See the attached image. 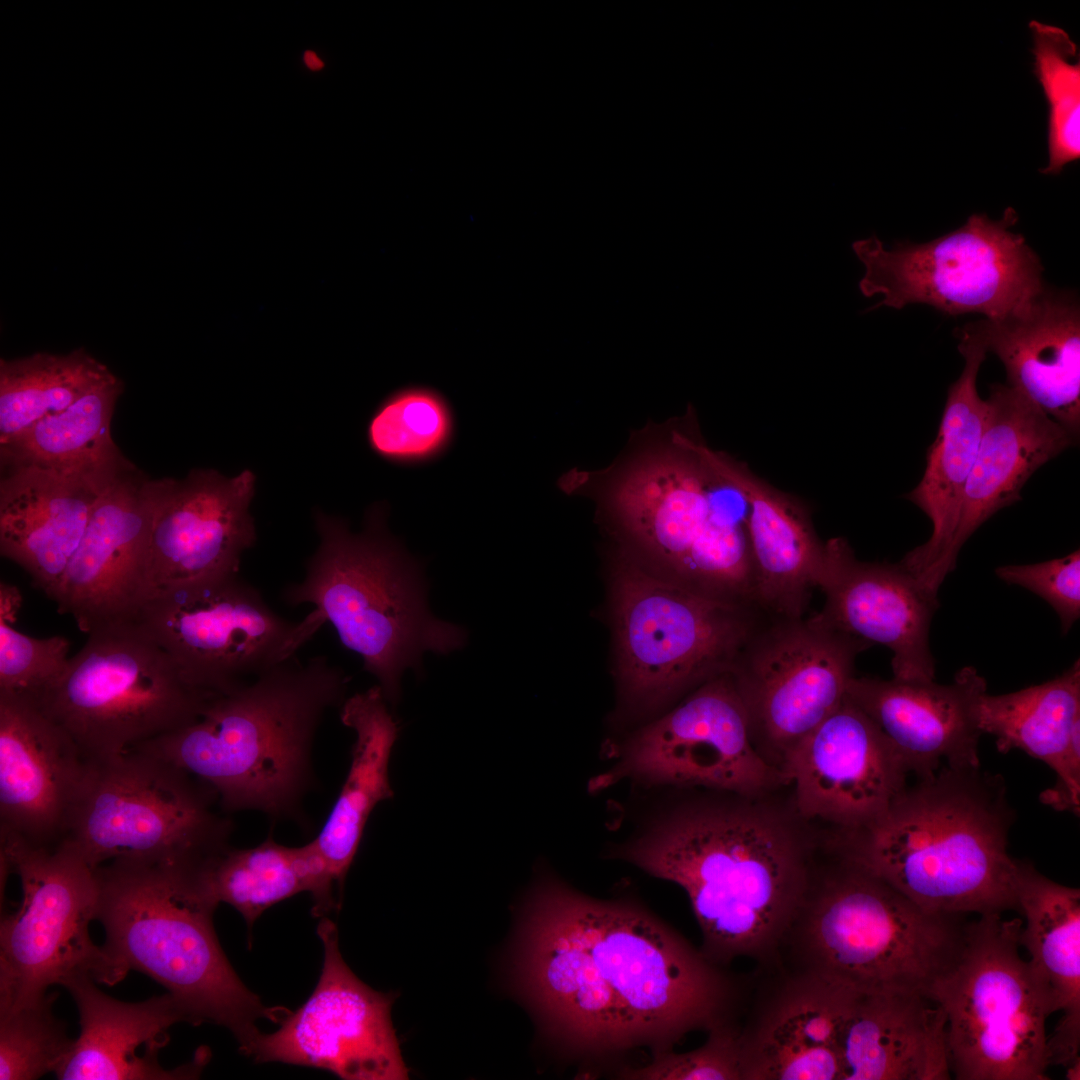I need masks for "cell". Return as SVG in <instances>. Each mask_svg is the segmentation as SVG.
Returning a JSON list of instances; mask_svg holds the SVG:
<instances>
[{"label": "cell", "instance_id": "obj_1", "mask_svg": "<svg viewBox=\"0 0 1080 1080\" xmlns=\"http://www.w3.org/2000/svg\"><path fill=\"white\" fill-rule=\"evenodd\" d=\"M513 983L541 1036L577 1078L622 1079L689 1033L735 1020L742 986L630 898L599 899L546 878L526 898Z\"/></svg>", "mask_w": 1080, "mask_h": 1080}, {"label": "cell", "instance_id": "obj_2", "mask_svg": "<svg viewBox=\"0 0 1080 1080\" xmlns=\"http://www.w3.org/2000/svg\"><path fill=\"white\" fill-rule=\"evenodd\" d=\"M762 798L685 804L614 851L686 892L700 949L721 967L740 957L775 966L811 880L814 848L798 815Z\"/></svg>", "mask_w": 1080, "mask_h": 1080}, {"label": "cell", "instance_id": "obj_3", "mask_svg": "<svg viewBox=\"0 0 1080 1080\" xmlns=\"http://www.w3.org/2000/svg\"><path fill=\"white\" fill-rule=\"evenodd\" d=\"M1006 794L1004 779L980 766L944 765L907 785L868 825L841 832L836 850L927 911L1018 909Z\"/></svg>", "mask_w": 1080, "mask_h": 1080}, {"label": "cell", "instance_id": "obj_4", "mask_svg": "<svg viewBox=\"0 0 1080 1080\" xmlns=\"http://www.w3.org/2000/svg\"><path fill=\"white\" fill-rule=\"evenodd\" d=\"M347 683L326 656L305 663L292 656L253 682L215 694L190 723L134 748L205 783L226 813L293 817L311 784L319 723L343 702Z\"/></svg>", "mask_w": 1080, "mask_h": 1080}, {"label": "cell", "instance_id": "obj_5", "mask_svg": "<svg viewBox=\"0 0 1080 1080\" xmlns=\"http://www.w3.org/2000/svg\"><path fill=\"white\" fill-rule=\"evenodd\" d=\"M209 862L116 859L95 868L96 920L109 956L128 974H146L176 998L189 1023L229 1030L251 1056L262 1034L257 1021L280 1023L290 1012L268 1007L241 981L219 944V904Z\"/></svg>", "mask_w": 1080, "mask_h": 1080}, {"label": "cell", "instance_id": "obj_6", "mask_svg": "<svg viewBox=\"0 0 1080 1080\" xmlns=\"http://www.w3.org/2000/svg\"><path fill=\"white\" fill-rule=\"evenodd\" d=\"M838 858L830 869L813 867L775 967L859 992L929 997L963 951L965 914L927 911L857 863Z\"/></svg>", "mask_w": 1080, "mask_h": 1080}, {"label": "cell", "instance_id": "obj_7", "mask_svg": "<svg viewBox=\"0 0 1080 1080\" xmlns=\"http://www.w3.org/2000/svg\"><path fill=\"white\" fill-rule=\"evenodd\" d=\"M315 524L320 543L305 577L282 592L290 605L314 606L297 625L298 644L332 624L394 704L407 668L419 670L425 651L447 654L463 647L466 633L429 612L422 569L387 531L382 508L368 514L357 534L322 513Z\"/></svg>", "mask_w": 1080, "mask_h": 1080}, {"label": "cell", "instance_id": "obj_8", "mask_svg": "<svg viewBox=\"0 0 1080 1080\" xmlns=\"http://www.w3.org/2000/svg\"><path fill=\"white\" fill-rule=\"evenodd\" d=\"M613 507L627 531L678 577L722 601L754 606L747 505L738 489L674 433L622 477Z\"/></svg>", "mask_w": 1080, "mask_h": 1080}, {"label": "cell", "instance_id": "obj_9", "mask_svg": "<svg viewBox=\"0 0 1080 1080\" xmlns=\"http://www.w3.org/2000/svg\"><path fill=\"white\" fill-rule=\"evenodd\" d=\"M1022 921L983 914L968 924L956 964L929 997L946 1017L950 1071L958 1080H1045L1051 993L1019 952Z\"/></svg>", "mask_w": 1080, "mask_h": 1080}, {"label": "cell", "instance_id": "obj_10", "mask_svg": "<svg viewBox=\"0 0 1080 1080\" xmlns=\"http://www.w3.org/2000/svg\"><path fill=\"white\" fill-rule=\"evenodd\" d=\"M87 635L64 673L29 697L89 760L120 754L190 723L215 695L193 685L136 621Z\"/></svg>", "mask_w": 1080, "mask_h": 1080}, {"label": "cell", "instance_id": "obj_11", "mask_svg": "<svg viewBox=\"0 0 1080 1080\" xmlns=\"http://www.w3.org/2000/svg\"><path fill=\"white\" fill-rule=\"evenodd\" d=\"M216 806L205 783L134 748L88 759L64 839L93 868L116 859L208 862L229 847L233 827Z\"/></svg>", "mask_w": 1080, "mask_h": 1080}, {"label": "cell", "instance_id": "obj_12", "mask_svg": "<svg viewBox=\"0 0 1080 1080\" xmlns=\"http://www.w3.org/2000/svg\"><path fill=\"white\" fill-rule=\"evenodd\" d=\"M1 876L18 875L22 901L0 924V1009L36 1001L78 977L115 985L126 973L93 943L96 870L67 840L38 846L0 831Z\"/></svg>", "mask_w": 1080, "mask_h": 1080}, {"label": "cell", "instance_id": "obj_13", "mask_svg": "<svg viewBox=\"0 0 1080 1080\" xmlns=\"http://www.w3.org/2000/svg\"><path fill=\"white\" fill-rule=\"evenodd\" d=\"M1017 221L1008 207L999 220L973 214L926 243L903 241L887 249L876 236L856 240L852 249L865 268L859 289L865 297L883 296L871 310L921 303L947 315L1003 319L1046 287L1038 255L1010 230Z\"/></svg>", "mask_w": 1080, "mask_h": 1080}, {"label": "cell", "instance_id": "obj_14", "mask_svg": "<svg viewBox=\"0 0 1080 1080\" xmlns=\"http://www.w3.org/2000/svg\"><path fill=\"white\" fill-rule=\"evenodd\" d=\"M613 584L621 676L630 699L643 705L729 672L766 617L634 565H622Z\"/></svg>", "mask_w": 1080, "mask_h": 1080}, {"label": "cell", "instance_id": "obj_15", "mask_svg": "<svg viewBox=\"0 0 1080 1080\" xmlns=\"http://www.w3.org/2000/svg\"><path fill=\"white\" fill-rule=\"evenodd\" d=\"M872 645L817 613L759 623L730 673L767 762L782 772L795 747L841 704L857 656Z\"/></svg>", "mask_w": 1080, "mask_h": 1080}, {"label": "cell", "instance_id": "obj_16", "mask_svg": "<svg viewBox=\"0 0 1080 1080\" xmlns=\"http://www.w3.org/2000/svg\"><path fill=\"white\" fill-rule=\"evenodd\" d=\"M196 687L228 692L294 656L298 623L277 615L239 573L146 598L136 619Z\"/></svg>", "mask_w": 1080, "mask_h": 1080}, {"label": "cell", "instance_id": "obj_17", "mask_svg": "<svg viewBox=\"0 0 1080 1080\" xmlns=\"http://www.w3.org/2000/svg\"><path fill=\"white\" fill-rule=\"evenodd\" d=\"M648 785L701 786L764 797L786 784L755 748L746 709L729 672L696 688L679 706L630 738L590 787L622 779Z\"/></svg>", "mask_w": 1080, "mask_h": 1080}, {"label": "cell", "instance_id": "obj_18", "mask_svg": "<svg viewBox=\"0 0 1080 1080\" xmlns=\"http://www.w3.org/2000/svg\"><path fill=\"white\" fill-rule=\"evenodd\" d=\"M324 960L318 983L273 1033H262L251 1057L328 1070L347 1080H401L408 1073L392 1026L393 997L359 980L339 950L327 916L317 926Z\"/></svg>", "mask_w": 1080, "mask_h": 1080}, {"label": "cell", "instance_id": "obj_19", "mask_svg": "<svg viewBox=\"0 0 1080 1080\" xmlns=\"http://www.w3.org/2000/svg\"><path fill=\"white\" fill-rule=\"evenodd\" d=\"M782 773L794 786V811L801 819L848 832L883 814L911 772L880 727L846 695L795 747Z\"/></svg>", "mask_w": 1080, "mask_h": 1080}, {"label": "cell", "instance_id": "obj_20", "mask_svg": "<svg viewBox=\"0 0 1080 1080\" xmlns=\"http://www.w3.org/2000/svg\"><path fill=\"white\" fill-rule=\"evenodd\" d=\"M255 476L227 478L193 470L158 479L146 563V598L176 587L239 573L256 540L249 507ZM146 600V599H145Z\"/></svg>", "mask_w": 1080, "mask_h": 1080}, {"label": "cell", "instance_id": "obj_21", "mask_svg": "<svg viewBox=\"0 0 1080 1080\" xmlns=\"http://www.w3.org/2000/svg\"><path fill=\"white\" fill-rule=\"evenodd\" d=\"M158 489L133 464L100 492L54 602L89 634L134 621L146 599L148 541Z\"/></svg>", "mask_w": 1080, "mask_h": 1080}, {"label": "cell", "instance_id": "obj_22", "mask_svg": "<svg viewBox=\"0 0 1080 1080\" xmlns=\"http://www.w3.org/2000/svg\"><path fill=\"white\" fill-rule=\"evenodd\" d=\"M816 587L824 594L817 614L848 634L889 648L894 678L934 680L929 632L939 601L900 563L860 561L844 538H831Z\"/></svg>", "mask_w": 1080, "mask_h": 1080}, {"label": "cell", "instance_id": "obj_23", "mask_svg": "<svg viewBox=\"0 0 1080 1080\" xmlns=\"http://www.w3.org/2000/svg\"><path fill=\"white\" fill-rule=\"evenodd\" d=\"M88 759L24 694L0 691V831L38 846L67 835Z\"/></svg>", "mask_w": 1080, "mask_h": 1080}, {"label": "cell", "instance_id": "obj_24", "mask_svg": "<svg viewBox=\"0 0 1080 1080\" xmlns=\"http://www.w3.org/2000/svg\"><path fill=\"white\" fill-rule=\"evenodd\" d=\"M987 682L972 666L952 683L853 677L847 697L885 733L910 772L924 778L944 765L979 767L980 703Z\"/></svg>", "mask_w": 1080, "mask_h": 1080}, {"label": "cell", "instance_id": "obj_25", "mask_svg": "<svg viewBox=\"0 0 1080 1080\" xmlns=\"http://www.w3.org/2000/svg\"><path fill=\"white\" fill-rule=\"evenodd\" d=\"M781 972L741 1028L744 1080H840V1035L854 990Z\"/></svg>", "mask_w": 1080, "mask_h": 1080}, {"label": "cell", "instance_id": "obj_26", "mask_svg": "<svg viewBox=\"0 0 1080 1080\" xmlns=\"http://www.w3.org/2000/svg\"><path fill=\"white\" fill-rule=\"evenodd\" d=\"M66 988L79 1013L80 1034L54 1075L60 1080H181L198 1078L210 1059L200 1048L192 1061L176 1068L161 1065L159 1055L170 1028L189 1018L166 992L140 1002L115 999L82 976Z\"/></svg>", "mask_w": 1080, "mask_h": 1080}, {"label": "cell", "instance_id": "obj_27", "mask_svg": "<svg viewBox=\"0 0 1080 1080\" xmlns=\"http://www.w3.org/2000/svg\"><path fill=\"white\" fill-rule=\"evenodd\" d=\"M965 364L950 385L938 433L918 485L907 494L930 519L932 534L899 562L920 584L938 594L948 575L946 558L957 526L965 485L974 465L987 404L977 391L986 347L971 323L956 330Z\"/></svg>", "mask_w": 1080, "mask_h": 1080}, {"label": "cell", "instance_id": "obj_28", "mask_svg": "<svg viewBox=\"0 0 1080 1080\" xmlns=\"http://www.w3.org/2000/svg\"><path fill=\"white\" fill-rule=\"evenodd\" d=\"M1015 388L1078 439L1080 307L1075 293L1047 286L1022 310L972 322Z\"/></svg>", "mask_w": 1080, "mask_h": 1080}, {"label": "cell", "instance_id": "obj_29", "mask_svg": "<svg viewBox=\"0 0 1080 1080\" xmlns=\"http://www.w3.org/2000/svg\"><path fill=\"white\" fill-rule=\"evenodd\" d=\"M688 441L746 502L756 606L767 617H804L825 547L809 512L793 496L770 486L744 464L692 438L688 437Z\"/></svg>", "mask_w": 1080, "mask_h": 1080}, {"label": "cell", "instance_id": "obj_30", "mask_svg": "<svg viewBox=\"0 0 1080 1080\" xmlns=\"http://www.w3.org/2000/svg\"><path fill=\"white\" fill-rule=\"evenodd\" d=\"M118 473L88 477L34 466H4L0 481L1 555L21 566L33 585L51 600L79 546L97 497Z\"/></svg>", "mask_w": 1080, "mask_h": 1080}, {"label": "cell", "instance_id": "obj_31", "mask_svg": "<svg viewBox=\"0 0 1080 1080\" xmlns=\"http://www.w3.org/2000/svg\"><path fill=\"white\" fill-rule=\"evenodd\" d=\"M986 404L981 441L946 558L948 574L967 539L1000 509L1020 501L1031 475L1077 441L1007 384H992Z\"/></svg>", "mask_w": 1080, "mask_h": 1080}, {"label": "cell", "instance_id": "obj_32", "mask_svg": "<svg viewBox=\"0 0 1080 1080\" xmlns=\"http://www.w3.org/2000/svg\"><path fill=\"white\" fill-rule=\"evenodd\" d=\"M942 1008L921 994L854 990L840 1035V1080H946Z\"/></svg>", "mask_w": 1080, "mask_h": 1080}, {"label": "cell", "instance_id": "obj_33", "mask_svg": "<svg viewBox=\"0 0 1080 1080\" xmlns=\"http://www.w3.org/2000/svg\"><path fill=\"white\" fill-rule=\"evenodd\" d=\"M1018 909L1026 918L1020 943L1034 972L1048 987L1063 1016L1048 1038L1051 1064L1068 1075L1079 1072L1080 1046V890L1059 884L1018 860Z\"/></svg>", "mask_w": 1080, "mask_h": 1080}, {"label": "cell", "instance_id": "obj_34", "mask_svg": "<svg viewBox=\"0 0 1080 1080\" xmlns=\"http://www.w3.org/2000/svg\"><path fill=\"white\" fill-rule=\"evenodd\" d=\"M386 702L376 685L354 694L341 707V722L356 734L351 765L322 830L313 840L340 898L370 813L393 795L388 765L399 727Z\"/></svg>", "mask_w": 1080, "mask_h": 1080}, {"label": "cell", "instance_id": "obj_35", "mask_svg": "<svg viewBox=\"0 0 1080 1080\" xmlns=\"http://www.w3.org/2000/svg\"><path fill=\"white\" fill-rule=\"evenodd\" d=\"M122 392L123 382L112 373L67 409L0 444L2 467L34 466L88 477L118 473L131 464L111 435Z\"/></svg>", "mask_w": 1080, "mask_h": 1080}, {"label": "cell", "instance_id": "obj_36", "mask_svg": "<svg viewBox=\"0 0 1080 1080\" xmlns=\"http://www.w3.org/2000/svg\"><path fill=\"white\" fill-rule=\"evenodd\" d=\"M208 878L218 902L235 908L249 929L265 910L301 892L311 894L315 917L341 902L313 841L287 847L270 835L253 848L229 846L210 861Z\"/></svg>", "mask_w": 1080, "mask_h": 1080}, {"label": "cell", "instance_id": "obj_37", "mask_svg": "<svg viewBox=\"0 0 1080 1080\" xmlns=\"http://www.w3.org/2000/svg\"><path fill=\"white\" fill-rule=\"evenodd\" d=\"M1079 723V659L1054 679L1007 694L985 693L980 703V729L996 738L1000 753L1022 750L1055 773Z\"/></svg>", "mask_w": 1080, "mask_h": 1080}, {"label": "cell", "instance_id": "obj_38", "mask_svg": "<svg viewBox=\"0 0 1080 1080\" xmlns=\"http://www.w3.org/2000/svg\"><path fill=\"white\" fill-rule=\"evenodd\" d=\"M84 349L0 361V444L62 412L110 376Z\"/></svg>", "mask_w": 1080, "mask_h": 1080}, {"label": "cell", "instance_id": "obj_39", "mask_svg": "<svg viewBox=\"0 0 1080 1080\" xmlns=\"http://www.w3.org/2000/svg\"><path fill=\"white\" fill-rule=\"evenodd\" d=\"M1033 72L1048 102V165L1058 174L1080 156V53L1062 28L1031 21Z\"/></svg>", "mask_w": 1080, "mask_h": 1080}, {"label": "cell", "instance_id": "obj_40", "mask_svg": "<svg viewBox=\"0 0 1080 1080\" xmlns=\"http://www.w3.org/2000/svg\"><path fill=\"white\" fill-rule=\"evenodd\" d=\"M453 419L446 401L424 388L402 390L377 410L368 427L374 451L396 462L430 459L444 450L452 436Z\"/></svg>", "mask_w": 1080, "mask_h": 1080}, {"label": "cell", "instance_id": "obj_41", "mask_svg": "<svg viewBox=\"0 0 1080 1080\" xmlns=\"http://www.w3.org/2000/svg\"><path fill=\"white\" fill-rule=\"evenodd\" d=\"M57 993L0 1009V1079L34 1080L55 1073L74 1039L53 1012Z\"/></svg>", "mask_w": 1080, "mask_h": 1080}, {"label": "cell", "instance_id": "obj_42", "mask_svg": "<svg viewBox=\"0 0 1080 1080\" xmlns=\"http://www.w3.org/2000/svg\"><path fill=\"white\" fill-rule=\"evenodd\" d=\"M19 609L0 607V691L34 696L66 670L70 642L60 635L36 638L12 625Z\"/></svg>", "mask_w": 1080, "mask_h": 1080}, {"label": "cell", "instance_id": "obj_43", "mask_svg": "<svg viewBox=\"0 0 1080 1080\" xmlns=\"http://www.w3.org/2000/svg\"><path fill=\"white\" fill-rule=\"evenodd\" d=\"M741 1027L735 1021L708 1032L707 1040L689 1052L671 1051L628 1071L629 1080H744Z\"/></svg>", "mask_w": 1080, "mask_h": 1080}, {"label": "cell", "instance_id": "obj_44", "mask_svg": "<svg viewBox=\"0 0 1080 1080\" xmlns=\"http://www.w3.org/2000/svg\"><path fill=\"white\" fill-rule=\"evenodd\" d=\"M1002 581L1021 586L1050 604L1062 633L1069 632L1080 617V551L1040 563L1004 565L995 569Z\"/></svg>", "mask_w": 1080, "mask_h": 1080}, {"label": "cell", "instance_id": "obj_45", "mask_svg": "<svg viewBox=\"0 0 1080 1080\" xmlns=\"http://www.w3.org/2000/svg\"><path fill=\"white\" fill-rule=\"evenodd\" d=\"M1056 783L1040 795L1043 804L1057 811H1080V723L1072 732L1061 768L1055 773Z\"/></svg>", "mask_w": 1080, "mask_h": 1080}, {"label": "cell", "instance_id": "obj_46", "mask_svg": "<svg viewBox=\"0 0 1080 1080\" xmlns=\"http://www.w3.org/2000/svg\"><path fill=\"white\" fill-rule=\"evenodd\" d=\"M303 61L307 68L312 71H319L324 67V62L322 61V59L314 51L311 50L305 51L303 55Z\"/></svg>", "mask_w": 1080, "mask_h": 1080}]
</instances>
